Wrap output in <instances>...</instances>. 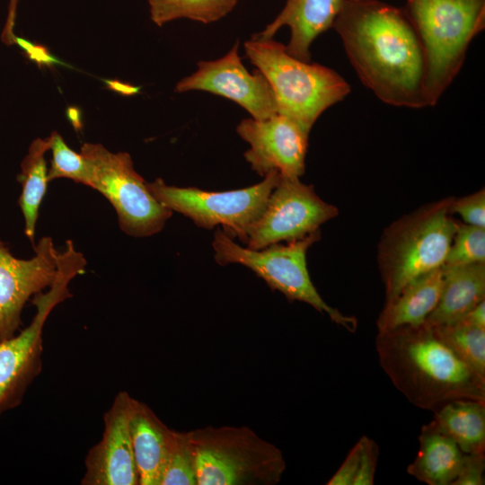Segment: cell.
<instances>
[{
  "label": "cell",
  "instance_id": "cell-1",
  "mask_svg": "<svg viewBox=\"0 0 485 485\" xmlns=\"http://www.w3.org/2000/svg\"><path fill=\"white\" fill-rule=\"evenodd\" d=\"M333 27L358 78L378 99L427 106L424 55L405 11L377 0H345Z\"/></svg>",
  "mask_w": 485,
  "mask_h": 485
},
{
  "label": "cell",
  "instance_id": "cell-2",
  "mask_svg": "<svg viewBox=\"0 0 485 485\" xmlns=\"http://www.w3.org/2000/svg\"><path fill=\"white\" fill-rule=\"evenodd\" d=\"M381 368L418 408L436 411L456 399L485 401V377L476 373L424 322L377 333Z\"/></svg>",
  "mask_w": 485,
  "mask_h": 485
},
{
  "label": "cell",
  "instance_id": "cell-3",
  "mask_svg": "<svg viewBox=\"0 0 485 485\" xmlns=\"http://www.w3.org/2000/svg\"><path fill=\"white\" fill-rule=\"evenodd\" d=\"M425 60L424 97L435 105L457 75L484 28V0H408L405 11Z\"/></svg>",
  "mask_w": 485,
  "mask_h": 485
},
{
  "label": "cell",
  "instance_id": "cell-4",
  "mask_svg": "<svg viewBox=\"0 0 485 485\" xmlns=\"http://www.w3.org/2000/svg\"><path fill=\"white\" fill-rule=\"evenodd\" d=\"M452 200L447 198L421 207L384 232L378 264L385 303L413 279L444 265L457 224L449 212Z\"/></svg>",
  "mask_w": 485,
  "mask_h": 485
},
{
  "label": "cell",
  "instance_id": "cell-5",
  "mask_svg": "<svg viewBox=\"0 0 485 485\" xmlns=\"http://www.w3.org/2000/svg\"><path fill=\"white\" fill-rule=\"evenodd\" d=\"M246 56L269 81L285 115L310 131L317 119L349 93L347 81L334 70L290 56L283 44L256 36L244 43Z\"/></svg>",
  "mask_w": 485,
  "mask_h": 485
},
{
  "label": "cell",
  "instance_id": "cell-6",
  "mask_svg": "<svg viewBox=\"0 0 485 485\" xmlns=\"http://www.w3.org/2000/svg\"><path fill=\"white\" fill-rule=\"evenodd\" d=\"M198 485H273L287 464L281 450L247 427H206L186 432Z\"/></svg>",
  "mask_w": 485,
  "mask_h": 485
},
{
  "label": "cell",
  "instance_id": "cell-7",
  "mask_svg": "<svg viewBox=\"0 0 485 485\" xmlns=\"http://www.w3.org/2000/svg\"><path fill=\"white\" fill-rule=\"evenodd\" d=\"M87 261L71 240L57 256L56 278L47 292L32 297L36 313L18 334L0 340V416L21 404L42 369L43 328L57 305L72 297L69 285L84 273Z\"/></svg>",
  "mask_w": 485,
  "mask_h": 485
},
{
  "label": "cell",
  "instance_id": "cell-8",
  "mask_svg": "<svg viewBox=\"0 0 485 485\" xmlns=\"http://www.w3.org/2000/svg\"><path fill=\"white\" fill-rule=\"evenodd\" d=\"M321 239L318 230L287 244L274 243L260 250L242 247L223 230L216 229L212 247L215 260L221 266L239 264L252 270L272 290L282 293L288 301L310 304L326 313L337 325L355 332L357 320L329 305L311 280L306 263L309 247Z\"/></svg>",
  "mask_w": 485,
  "mask_h": 485
},
{
  "label": "cell",
  "instance_id": "cell-9",
  "mask_svg": "<svg viewBox=\"0 0 485 485\" xmlns=\"http://www.w3.org/2000/svg\"><path fill=\"white\" fill-rule=\"evenodd\" d=\"M279 176L272 171L253 186L227 191L167 185L161 178L146 182V187L160 204L191 219L197 226L211 230L221 225L229 237L246 243L248 231L264 209Z\"/></svg>",
  "mask_w": 485,
  "mask_h": 485
},
{
  "label": "cell",
  "instance_id": "cell-10",
  "mask_svg": "<svg viewBox=\"0 0 485 485\" xmlns=\"http://www.w3.org/2000/svg\"><path fill=\"white\" fill-rule=\"evenodd\" d=\"M80 153L90 166L89 187L112 205L119 228L126 234L142 238L163 229L172 211L152 196L128 153H112L93 143H84Z\"/></svg>",
  "mask_w": 485,
  "mask_h": 485
},
{
  "label": "cell",
  "instance_id": "cell-11",
  "mask_svg": "<svg viewBox=\"0 0 485 485\" xmlns=\"http://www.w3.org/2000/svg\"><path fill=\"white\" fill-rule=\"evenodd\" d=\"M338 214V208L322 200L313 185L280 174L264 209L248 231L247 248L260 250L302 239Z\"/></svg>",
  "mask_w": 485,
  "mask_h": 485
},
{
  "label": "cell",
  "instance_id": "cell-12",
  "mask_svg": "<svg viewBox=\"0 0 485 485\" xmlns=\"http://www.w3.org/2000/svg\"><path fill=\"white\" fill-rule=\"evenodd\" d=\"M237 41L223 57L200 61L192 75L184 77L174 91H205L234 101L255 119H266L278 112L273 90L265 75L256 69L250 74L238 55Z\"/></svg>",
  "mask_w": 485,
  "mask_h": 485
},
{
  "label": "cell",
  "instance_id": "cell-13",
  "mask_svg": "<svg viewBox=\"0 0 485 485\" xmlns=\"http://www.w3.org/2000/svg\"><path fill=\"white\" fill-rule=\"evenodd\" d=\"M58 252L49 236L35 244L34 256L28 260L14 257L0 241V340L15 334L25 304L51 286Z\"/></svg>",
  "mask_w": 485,
  "mask_h": 485
},
{
  "label": "cell",
  "instance_id": "cell-14",
  "mask_svg": "<svg viewBox=\"0 0 485 485\" xmlns=\"http://www.w3.org/2000/svg\"><path fill=\"white\" fill-rule=\"evenodd\" d=\"M236 132L250 145L243 156L260 176L272 171L293 178L304 174L310 131L296 121L280 113L266 119H244Z\"/></svg>",
  "mask_w": 485,
  "mask_h": 485
},
{
  "label": "cell",
  "instance_id": "cell-15",
  "mask_svg": "<svg viewBox=\"0 0 485 485\" xmlns=\"http://www.w3.org/2000/svg\"><path fill=\"white\" fill-rule=\"evenodd\" d=\"M133 399L128 392L121 391L104 413L102 436L86 454L81 484H139L129 432Z\"/></svg>",
  "mask_w": 485,
  "mask_h": 485
},
{
  "label": "cell",
  "instance_id": "cell-16",
  "mask_svg": "<svg viewBox=\"0 0 485 485\" xmlns=\"http://www.w3.org/2000/svg\"><path fill=\"white\" fill-rule=\"evenodd\" d=\"M344 3L345 0H287L276 19L254 36L273 39L276 32L287 25L291 37L285 46L286 51L299 60L309 62L313 41L333 26Z\"/></svg>",
  "mask_w": 485,
  "mask_h": 485
},
{
  "label": "cell",
  "instance_id": "cell-17",
  "mask_svg": "<svg viewBox=\"0 0 485 485\" xmlns=\"http://www.w3.org/2000/svg\"><path fill=\"white\" fill-rule=\"evenodd\" d=\"M174 431L148 405L133 399L129 432L140 485H160Z\"/></svg>",
  "mask_w": 485,
  "mask_h": 485
},
{
  "label": "cell",
  "instance_id": "cell-18",
  "mask_svg": "<svg viewBox=\"0 0 485 485\" xmlns=\"http://www.w3.org/2000/svg\"><path fill=\"white\" fill-rule=\"evenodd\" d=\"M442 286V267L410 281L384 304L376 321L378 333L423 324L438 303Z\"/></svg>",
  "mask_w": 485,
  "mask_h": 485
},
{
  "label": "cell",
  "instance_id": "cell-19",
  "mask_svg": "<svg viewBox=\"0 0 485 485\" xmlns=\"http://www.w3.org/2000/svg\"><path fill=\"white\" fill-rule=\"evenodd\" d=\"M442 269L441 295L425 322L433 326L455 322L485 300V263L442 266Z\"/></svg>",
  "mask_w": 485,
  "mask_h": 485
},
{
  "label": "cell",
  "instance_id": "cell-20",
  "mask_svg": "<svg viewBox=\"0 0 485 485\" xmlns=\"http://www.w3.org/2000/svg\"><path fill=\"white\" fill-rule=\"evenodd\" d=\"M419 442L417 455L408 465L407 472L428 485H452L461 471L465 454L431 421L422 426Z\"/></svg>",
  "mask_w": 485,
  "mask_h": 485
},
{
  "label": "cell",
  "instance_id": "cell-21",
  "mask_svg": "<svg viewBox=\"0 0 485 485\" xmlns=\"http://www.w3.org/2000/svg\"><path fill=\"white\" fill-rule=\"evenodd\" d=\"M433 413V425L464 454L485 453V401L456 399Z\"/></svg>",
  "mask_w": 485,
  "mask_h": 485
},
{
  "label": "cell",
  "instance_id": "cell-22",
  "mask_svg": "<svg viewBox=\"0 0 485 485\" xmlns=\"http://www.w3.org/2000/svg\"><path fill=\"white\" fill-rule=\"evenodd\" d=\"M49 149V137L33 140L17 175V181L22 185L18 204L23 216L24 234L33 247L39 210L49 182L45 161V154Z\"/></svg>",
  "mask_w": 485,
  "mask_h": 485
},
{
  "label": "cell",
  "instance_id": "cell-23",
  "mask_svg": "<svg viewBox=\"0 0 485 485\" xmlns=\"http://www.w3.org/2000/svg\"><path fill=\"white\" fill-rule=\"evenodd\" d=\"M238 0H148L150 16L158 26L175 19L187 18L203 23L226 15Z\"/></svg>",
  "mask_w": 485,
  "mask_h": 485
},
{
  "label": "cell",
  "instance_id": "cell-24",
  "mask_svg": "<svg viewBox=\"0 0 485 485\" xmlns=\"http://www.w3.org/2000/svg\"><path fill=\"white\" fill-rule=\"evenodd\" d=\"M434 328L440 339L460 358L485 377V329L460 321Z\"/></svg>",
  "mask_w": 485,
  "mask_h": 485
},
{
  "label": "cell",
  "instance_id": "cell-25",
  "mask_svg": "<svg viewBox=\"0 0 485 485\" xmlns=\"http://www.w3.org/2000/svg\"><path fill=\"white\" fill-rule=\"evenodd\" d=\"M52 158L48 170V181L69 179L89 187L91 171L87 160L81 153L72 150L57 131L48 137Z\"/></svg>",
  "mask_w": 485,
  "mask_h": 485
},
{
  "label": "cell",
  "instance_id": "cell-26",
  "mask_svg": "<svg viewBox=\"0 0 485 485\" xmlns=\"http://www.w3.org/2000/svg\"><path fill=\"white\" fill-rule=\"evenodd\" d=\"M474 263H485V228L457 222L443 266Z\"/></svg>",
  "mask_w": 485,
  "mask_h": 485
},
{
  "label": "cell",
  "instance_id": "cell-27",
  "mask_svg": "<svg viewBox=\"0 0 485 485\" xmlns=\"http://www.w3.org/2000/svg\"><path fill=\"white\" fill-rule=\"evenodd\" d=\"M160 485H198L193 453L186 432L174 431Z\"/></svg>",
  "mask_w": 485,
  "mask_h": 485
},
{
  "label": "cell",
  "instance_id": "cell-28",
  "mask_svg": "<svg viewBox=\"0 0 485 485\" xmlns=\"http://www.w3.org/2000/svg\"><path fill=\"white\" fill-rule=\"evenodd\" d=\"M449 212L458 214L466 225L485 228L484 189L458 199L453 198Z\"/></svg>",
  "mask_w": 485,
  "mask_h": 485
},
{
  "label": "cell",
  "instance_id": "cell-29",
  "mask_svg": "<svg viewBox=\"0 0 485 485\" xmlns=\"http://www.w3.org/2000/svg\"><path fill=\"white\" fill-rule=\"evenodd\" d=\"M359 439L361 441V454L358 471L353 485H373L375 482L379 447L375 440L366 436H363Z\"/></svg>",
  "mask_w": 485,
  "mask_h": 485
},
{
  "label": "cell",
  "instance_id": "cell-30",
  "mask_svg": "<svg viewBox=\"0 0 485 485\" xmlns=\"http://www.w3.org/2000/svg\"><path fill=\"white\" fill-rule=\"evenodd\" d=\"M485 453L465 454L461 471L452 485H483Z\"/></svg>",
  "mask_w": 485,
  "mask_h": 485
},
{
  "label": "cell",
  "instance_id": "cell-31",
  "mask_svg": "<svg viewBox=\"0 0 485 485\" xmlns=\"http://www.w3.org/2000/svg\"><path fill=\"white\" fill-rule=\"evenodd\" d=\"M361 454V441H358L350 449L345 460L326 483L327 485H353L358 471Z\"/></svg>",
  "mask_w": 485,
  "mask_h": 485
},
{
  "label": "cell",
  "instance_id": "cell-32",
  "mask_svg": "<svg viewBox=\"0 0 485 485\" xmlns=\"http://www.w3.org/2000/svg\"><path fill=\"white\" fill-rule=\"evenodd\" d=\"M13 39L27 52L31 59L38 63L54 62V58L48 54L46 48L40 46H35L21 38L13 37Z\"/></svg>",
  "mask_w": 485,
  "mask_h": 485
},
{
  "label": "cell",
  "instance_id": "cell-33",
  "mask_svg": "<svg viewBox=\"0 0 485 485\" xmlns=\"http://www.w3.org/2000/svg\"><path fill=\"white\" fill-rule=\"evenodd\" d=\"M458 321L485 329V300L472 308Z\"/></svg>",
  "mask_w": 485,
  "mask_h": 485
},
{
  "label": "cell",
  "instance_id": "cell-34",
  "mask_svg": "<svg viewBox=\"0 0 485 485\" xmlns=\"http://www.w3.org/2000/svg\"><path fill=\"white\" fill-rule=\"evenodd\" d=\"M105 83L110 90L124 95H131L138 91L137 87L116 80H105Z\"/></svg>",
  "mask_w": 485,
  "mask_h": 485
}]
</instances>
